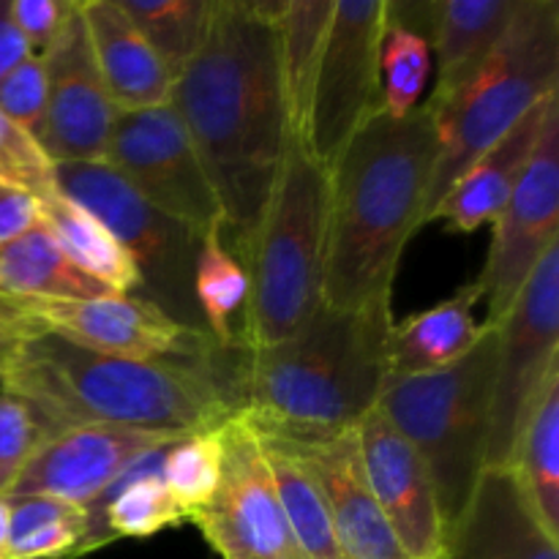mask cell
<instances>
[{"label":"cell","instance_id":"cell-1","mask_svg":"<svg viewBox=\"0 0 559 559\" xmlns=\"http://www.w3.org/2000/svg\"><path fill=\"white\" fill-rule=\"evenodd\" d=\"M276 9L262 0H213L205 41L175 76L169 98L222 205L224 243L243 267L289 136Z\"/></svg>","mask_w":559,"mask_h":559},{"label":"cell","instance_id":"cell-2","mask_svg":"<svg viewBox=\"0 0 559 559\" xmlns=\"http://www.w3.org/2000/svg\"><path fill=\"white\" fill-rule=\"evenodd\" d=\"M440 153V129L426 104L404 118L377 112L336 158L328 205L322 306L360 311L391 300L399 262L424 227Z\"/></svg>","mask_w":559,"mask_h":559},{"label":"cell","instance_id":"cell-3","mask_svg":"<svg viewBox=\"0 0 559 559\" xmlns=\"http://www.w3.org/2000/svg\"><path fill=\"white\" fill-rule=\"evenodd\" d=\"M391 300L360 311L320 306L273 347H224L222 380L260 435L320 442L353 431L377 407L388 377Z\"/></svg>","mask_w":559,"mask_h":559},{"label":"cell","instance_id":"cell-4","mask_svg":"<svg viewBox=\"0 0 559 559\" xmlns=\"http://www.w3.org/2000/svg\"><path fill=\"white\" fill-rule=\"evenodd\" d=\"M216 358L205 366L115 358L41 331L9 355L0 391L22 399L52 431L112 426L194 435L222 429L238 413Z\"/></svg>","mask_w":559,"mask_h":559},{"label":"cell","instance_id":"cell-5","mask_svg":"<svg viewBox=\"0 0 559 559\" xmlns=\"http://www.w3.org/2000/svg\"><path fill=\"white\" fill-rule=\"evenodd\" d=\"M328 205L331 175L289 129L282 173L243 267L249 295L238 344L273 347L295 336L322 306Z\"/></svg>","mask_w":559,"mask_h":559},{"label":"cell","instance_id":"cell-6","mask_svg":"<svg viewBox=\"0 0 559 559\" xmlns=\"http://www.w3.org/2000/svg\"><path fill=\"white\" fill-rule=\"evenodd\" d=\"M495 364L497 328L484 322L464 358L429 374H388L377 399V407L424 459L448 538L486 469Z\"/></svg>","mask_w":559,"mask_h":559},{"label":"cell","instance_id":"cell-7","mask_svg":"<svg viewBox=\"0 0 559 559\" xmlns=\"http://www.w3.org/2000/svg\"><path fill=\"white\" fill-rule=\"evenodd\" d=\"M559 91V0H524L506 38L478 74L435 112L440 153L426 197L424 227L459 178L495 147L535 104Z\"/></svg>","mask_w":559,"mask_h":559},{"label":"cell","instance_id":"cell-8","mask_svg":"<svg viewBox=\"0 0 559 559\" xmlns=\"http://www.w3.org/2000/svg\"><path fill=\"white\" fill-rule=\"evenodd\" d=\"M55 183L69 200L87 207L123 243L140 271L142 298L194 331H205L194 298V271L202 238L178 218L142 200L104 162L55 164ZM207 333V331H205Z\"/></svg>","mask_w":559,"mask_h":559},{"label":"cell","instance_id":"cell-9","mask_svg":"<svg viewBox=\"0 0 559 559\" xmlns=\"http://www.w3.org/2000/svg\"><path fill=\"white\" fill-rule=\"evenodd\" d=\"M391 0H333L304 142L331 173L355 131L382 112L380 47Z\"/></svg>","mask_w":559,"mask_h":559},{"label":"cell","instance_id":"cell-10","mask_svg":"<svg viewBox=\"0 0 559 559\" xmlns=\"http://www.w3.org/2000/svg\"><path fill=\"white\" fill-rule=\"evenodd\" d=\"M497 364L486 467H508L530 409L559 369V240L524 282L497 322Z\"/></svg>","mask_w":559,"mask_h":559},{"label":"cell","instance_id":"cell-11","mask_svg":"<svg viewBox=\"0 0 559 559\" xmlns=\"http://www.w3.org/2000/svg\"><path fill=\"white\" fill-rule=\"evenodd\" d=\"M104 164L136 194L205 238L224 227V213L189 131L173 107L115 115Z\"/></svg>","mask_w":559,"mask_h":559},{"label":"cell","instance_id":"cell-12","mask_svg":"<svg viewBox=\"0 0 559 559\" xmlns=\"http://www.w3.org/2000/svg\"><path fill=\"white\" fill-rule=\"evenodd\" d=\"M222 484L189 522L222 559H306L284 519L260 431L240 413L222 426Z\"/></svg>","mask_w":559,"mask_h":559},{"label":"cell","instance_id":"cell-13","mask_svg":"<svg viewBox=\"0 0 559 559\" xmlns=\"http://www.w3.org/2000/svg\"><path fill=\"white\" fill-rule=\"evenodd\" d=\"M27 311L44 331L115 358L205 366L222 349L211 333L180 325L142 295L27 300Z\"/></svg>","mask_w":559,"mask_h":559},{"label":"cell","instance_id":"cell-14","mask_svg":"<svg viewBox=\"0 0 559 559\" xmlns=\"http://www.w3.org/2000/svg\"><path fill=\"white\" fill-rule=\"evenodd\" d=\"M491 227L489 257L475 278L489 304L486 325L506 317L544 251L559 240V102L551 104L533 158Z\"/></svg>","mask_w":559,"mask_h":559},{"label":"cell","instance_id":"cell-15","mask_svg":"<svg viewBox=\"0 0 559 559\" xmlns=\"http://www.w3.org/2000/svg\"><path fill=\"white\" fill-rule=\"evenodd\" d=\"M189 435L82 426L52 431L5 497H52L91 508L102 502L120 480Z\"/></svg>","mask_w":559,"mask_h":559},{"label":"cell","instance_id":"cell-16","mask_svg":"<svg viewBox=\"0 0 559 559\" xmlns=\"http://www.w3.org/2000/svg\"><path fill=\"white\" fill-rule=\"evenodd\" d=\"M41 60L47 74L44 153L52 158V164L102 162L118 109L109 102L93 60L80 0Z\"/></svg>","mask_w":559,"mask_h":559},{"label":"cell","instance_id":"cell-17","mask_svg":"<svg viewBox=\"0 0 559 559\" xmlns=\"http://www.w3.org/2000/svg\"><path fill=\"white\" fill-rule=\"evenodd\" d=\"M377 506L409 559H448V527L435 484L407 437L380 407L355 426Z\"/></svg>","mask_w":559,"mask_h":559},{"label":"cell","instance_id":"cell-18","mask_svg":"<svg viewBox=\"0 0 559 559\" xmlns=\"http://www.w3.org/2000/svg\"><path fill=\"white\" fill-rule=\"evenodd\" d=\"M287 445L320 484L342 559H409L377 506L355 429L331 440Z\"/></svg>","mask_w":559,"mask_h":559},{"label":"cell","instance_id":"cell-19","mask_svg":"<svg viewBox=\"0 0 559 559\" xmlns=\"http://www.w3.org/2000/svg\"><path fill=\"white\" fill-rule=\"evenodd\" d=\"M448 559H559L511 467H486L448 538Z\"/></svg>","mask_w":559,"mask_h":559},{"label":"cell","instance_id":"cell-20","mask_svg":"<svg viewBox=\"0 0 559 559\" xmlns=\"http://www.w3.org/2000/svg\"><path fill=\"white\" fill-rule=\"evenodd\" d=\"M109 102L118 112L167 107L173 76L118 0L80 3Z\"/></svg>","mask_w":559,"mask_h":559},{"label":"cell","instance_id":"cell-21","mask_svg":"<svg viewBox=\"0 0 559 559\" xmlns=\"http://www.w3.org/2000/svg\"><path fill=\"white\" fill-rule=\"evenodd\" d=\"M555 102H559V91L535 104L495 147H489L453 183L445 200L431 213V222H445L453 233H478L484 224H495L533 158L544 120Z\"/></svg>","mask_w":559,"mask_h":559},{"label":"cell","instance_id":"cell-22","mask_svg":"<svg viewBox=\"0 0 559 559\" xmlns=\"http://www.w3.org/2000/svg\"><path fill=\"white\" fill-rule=\"evenodd\" d=\"M524 0H435L426 5L437 49V87L431 109L451 102L506 38Z\"/></svg>","mask_w":559,"mask_h":559},{"label":"cell","instance_id":"cell-23","mask_svg":"<svg viewBox=\"0 0 559 559\" xmlns=\"http://www.w3.org/2000/svg\"><path fill=\"white\" fill-rule=\"evenodd\" d=\"M480 300V289L469 282L442 304L409 314L402 322L393 320L385 347L388 374H429L464 358L480 336V325L473 317Z\"/></svg>","mask_w":559,"mask_h":559},{"label":"cell","instance_id":"cell-24","mask_svg":"<svg viewBox=\"0 0 559 559\" xmlns=\"http://www.w3.org/2000/svg\"><path fill=\"white\" fill-rule=\"evenodd\" d=\"M38 202L41 227L85 276L104 284L115 295H140V271L107 224L98 222L87 207L69 200L60 189Z\"/></svg>","mask_w":559,"mask_h":559},{"label":"cell","instance_id":"cell-25","mask_svg":"<svg viewBox=\"0 0 559 559\" xmlns=\"http://www.w3.org/2000/svg\"><path fill=\"white\" fill-rule=\"evenodd\" d=\"M0 293L22 300H91L115 295L85 276L41 224L0 246Z\"/></svg>","mask_w":559,"mask_h":559},{"label":"cell","instance_id":"cell-26","mask_svg":"<svg viewBox=\"0 0 559 559\" xmlns=\"http://www.w3.org/2000/svg\"><path fill=\"white\" fill-rule=\"evenodd\" d=\"M508 467L544 527L559 540V369L530 409Z\"/></svg>","mask_w":559,"mask_h":559},{"label":"cell","instance_id":"cell-27","mask_svg":"<svg viewBox=\"0 0 559 559\" xmlns=\"http://www.w3.org/2000/svg\"><path fill=\"white\" fill-rule=\"evenodd\" d=\"M331 14L333 0H278L276 16H273L278 33V55H282L289 129L298 131L300 136L306 129L311 87H314L317 66L325 47Z\"/></svg>","mask_w":559,"mask_h":559},{"label":"cell","instance_id":"cell-28","mask_svg":"<svg viewBox=\"0 0 559 559\" xmlns=\"http://www.w3.org/2000/svg\"><path fill=\"white\" fill-rule=\"evenodd\" d=\"M151 462H145L134 473L126 475L104 497L107 500L104 506L87 508L91 511L87 551L102 549L104 544L115 538H151V535L162 533V530L178 527L180 522H186L183 511L178 508L175 497L169 495L158 469L147 467Z\"/></svg>","mask_w":559,"mask_h":559},{"label":"cell","instance_id":"cell-29","mask_svg":"<svg viewBox=\"0 0 559 559\" xmlns=\"http://www.w3.org/2000/svg\"><path fill=\"white\" fill-rule=\"evenodd\" d=\"M262 453H265L267 469H271L273 486H276L278 502H282L284 519L289 524L295 544L300 546L306 559H342L336 535H333L331 513H328L325 497L320 484L309 473L298 453L276 437L260 435Z\"/></svg>","mask_w":559,"mask_h":559},{"label":"cell","instance_id":"cell-30","mask_svg":"<svg viewBox=\"0 0 559 559\" xmlns=\"http://www.w3.org/2000/svg\"><path fill=\"white\" fill-rule=\"evenodd\" d=\"M9 502L5 559H74L87 551V508L52 497H20Z\"/></svg>","mask_w":559,"mask_h":559},{"label":"cell","instance_id":"cell-31","mask_svg":"<svg viewBox=\"0 0 559 559\" xmlns=\"http://www.w3.org/2000/svg\"><path fill=\"white\" fill-rule=\"evenodd\" d=\"M246 295H249V278H246L243 265L224 243L222 227L211 229L202 238L200 257H197L194 298L205 331L222 347L238 344V331H235L233 320L246 309Z\"/></svg>","mask_w":559,"mask_h":559},{"label":"cell","instance_id":"cell-32","mask_svg":"<svg viewBox=\"0 0 559 559\" xmlns=\"http://www.w3.org/2000/svg\"><path fill=\"white\" fill-rule=\"evenodd\" d=\"M118 3L140 27L173 80L200 52L213 14V0H118Z\"/></svg>","mask_w":559,"mask_h":559},{"label":"cell","instance_id":"cell-33","mask_svg":"<svg viewBox=\"0 0 559 559\" xmlns=\"http://www.w3.org/2000/svg\"><path fill=\"white\" fill-rule=\"evenodd\" d=\"M431 74L429 38L396 20L388 9V25L380 47L382 112L404 118L418 107Z\"/></svg>","mask_w":559,"mask_h":559},{"label":"cell","instance_id":"cell-34","mask_svg":"<svg viewBox=\"0 0 559 559\" xmlns=\"http://www.w3.org/2000/svg\"><path fill=\"white\" fill-rule=\"evenodd\" d=\"M222 429L194 431L162 453L158 475L189 522L211 506L222 484Z\"/></svg>","mask_w":559,"mask_h":559},{"label":"cell","instance_id":"cell-35","mask_svg":"<svg viewBox=\"0 0 559 559\" xmlns=\"http://www.w3.org/2000/svg\"><path fill=\"white\" fill-rule=\"evenodd\" d=\"M0 186L20 189L36 200L58 191L52 158L44 153L36 136L11 123L3 112H0Z\"/></svg>","mask_w":559,"mask_h":559},{"label":"cell","instance_id":"cell-36","mask_svg":"<svg viewBox=\"0 0 559 559\" xmlns=\"http://www.w3.org/2000/svg\"><path fill=\"white\" fill-rule=\"evenodd\" d=\"M52 435L22 399L0 391V495H9L36 448Z\"/></svg>","mask_w":559,"mask_h":559},{"label":"cell","instance_id":"cell-37","mask_svg":"<svg viewBox=\"0 0 559 559\" xmlns=\"http://www.w3.org/2000/svg\"><path fill=\"white\" fill-rule=\"evenodd\" d=\"M0 112L36 136L41 145L44 120H47V74L41 55H27L3 82H0Z\"/></svg>","mask_w":559,"mask_h":559},{"label":"cell","instance_id":"cell-38","mask_svg":"<svg viewBox=\"0 0 559 559\" xmlns=\"http://www.w3.org/2000/svg\"><path fill=\"white\" fill-rule=\"evenodd\" d=\"M76 0H9V14L33 55L47 52Z\"/></svg>","mask_w":559,"mask_h":559},{"label":"cell","instance_id":"cell-39","mask_svg":"<svg viewBox=\"0 0 559 559\" xmlns=\"http://www.w3.org/2000/svg\"><path fill=\"white\" fill-rule=\"evenodd\" d=\"M41 224V202L20 189L0 186V246L22 238Z\"/></svg>","mask_w":559,"mask_h":559},{"label":"cell","instance_id":"cell-40","mask_svg":"<svg viewBox=\"0 0 559 559\" xmlns=\"http://www.w3.org/2000/svg\"><path fill=\"white\" fill-rule=\"evenodd\" d=\"M41 331L44 328L27 311V300L0 293V369L16 349V344Z\"/></svg>","mask_w":559,"mask_h":559},{"label":"cell","instance_id":"cell-41","mask_svg":"<svg viewBox=\"0 0 559 559\" xmlns=\"http://www.w3.org/2000/svg\"><path fill=\"white\" fill-rule=\"evenodd\" d=\"M31 47L25 44L22 33L16 31V25L11 22L9 14V0H0V82L27 58Z\"/></svg>","mask_w":559,"mask_h":559},{"label":"cell","instance_id":"cell-42","mask_svg":"<svg viewBox=\"0 0 559 559\" xmlns=\"http://www.w3.org/2000/svg\"><path fill=\"white\" fill-rule=\"evenodd\" d=\"M9 513H11L9 497L0 495V557L3 559H5V540H9Z\"/></svg>","mask_w":559,"mask_h":559},{"label":"cell","instance_id":"cell-43","mask_svg":"<svg viewBox=\"0 0 559 559\" xmlns=\"http://www.w3.org/2000/svg\"><path fill=\"white\" fill-rule=\"evenodd\" d=\"M0 388H3V380H0Z\"/></svg>","mask_w":559,"mask_h":559},{"label":"cell","instance_id":"cell-44","mask_svg":"<svg viewBox=\"0 0 559 559\" xmlns=\"http://www.w3.org/2000/svg\"><path fill=\"white\" fill-rule=\"evenodd\" d=\"M0 559H3V557H0Z\"/></svg>","mask_w":559,"mask_h":559}]
</instances>
